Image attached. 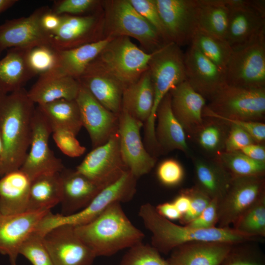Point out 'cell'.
<instances>
[{
    "mask_svg": "<svg viewBox=\"0 0 265 265\" xmlns=\"http://www.w3.org/2000/svg\"><path fill=\"white\" fill-rule=\"evenodd\" d=\"M35 108L24 88L9 93L0 91V178L21 167L30 145Z\"/></svg>",
    "mask_w": 265,
    "mask_h": 265,
    "instance_id": "cell-1",
    "label": "cell"
},
{
    "mask_svg": "<svg viewBox=\"0 0 265 265\" xmlns=\"http://www.w3.org/2000/svg\"><path fill=\"white\" fill-rule=\"evenodd\" d=\"M145 228L152 234L151 245L160 253L167 254L175 248L194 241H214L237 244L259 242L261 239L242 234L233 227L197 229L187 225H180L159 214L149 203L142 205L139 210Z\"/></svg>",
    "mask_w": 265,
    "mask_h": 265,
    "instance_id": "cell-2",
    "label": "cell"
},
{
    "mask_svg": "<svg viewBox=\"0 0 265 265\" xmlns=\"http://www.w3.org/2000/svg\"><path fill=\"white\" fill-rule=\"evenodd\" d=\"M121 203L114 202L92 221L74 226L77 235L96 257L110 256L142 242L144 234L131 222Z\"/></svg>",
    "mask_w": 265,
    "mask_h": 265,
    "instance_id": "cell-3",
    "label": "cell"
},
{
    "mask_svg": "<svg viewBox=\"0 0 265 265\" xmlns=\"http://www.w3.org/2000/svg\"><path fill=\"white\" fill-rule=\"evenodd\" d=\"M184 53L180 47L169 42L153 53L149 61L154 102L151 114L143 126L148 147L157 145L155 131L156 112L159 103L172 89L186 80Z\"/></svg>",
    "mask_w": 265,
    "mask_h": 265,
    "instance_id": "cell-4",
    "label": "cell"
},
{
    "mask_svg": "<svg viewBox=\"0 0 265 265\" xmlns=\"http://www.w3.org/2000/svg\"><path fill=\"white\" fill-rule=\"evenodd\" d=\"M104 35L137 40L140 49L151 53L166 43L158 32L133 8L129 0H104Z\"/></svg>",
    "mask_w": 265,
    "mask_h": 265,
    "instance_id": "cell-5",
    "label": "cell"
},
{
    "mask_svg": "<svg viewBox=\"0 0 265 265\" xmlns=\"http://www.w3.org/2000/svg\"><path fill=\"white\" fill-rule=\"evenodd\" d=\"M152 55L131 38L118 37L112 38L90 64L116 79L125 88L148 69Z\"/></svg>",
    "mask_w": 265,
    "mask_h": 265,
    "instance_id": "cell-6",
    "label": "cell"
},
{
    "mask_svg": "<svg viewBox=\"0 0 265 265\" xmlns=\"http://www.w3.org/2000/svg\"><path fill=\"white\" fill-rule=\"evenodd\" d=\"M137 179L127 170L117 181L103 188L82 210L69 215L53 214L50 212L41 221L37 230L44 235L60 225L77 226L92 221L111 204L131 201L136 192Z\"/></svg>",
    "mask_w": 265,
    "mask_h": 265,
    "instance_id": "cell-7",
    "label": "cell"
},
{
    "mask_svg": "<svg viewBox=\"0 0 265 265\" xmlns=\"http://www.w3.org/2000/svg\"><path fill=\"white\" fill-rule=\"evenodd\" d=\"M224 74L227 84L265 88V33L233 50Z\"/></svg>",
    "mask_w": 265,
    "mask_h": 265,
    "instance_id": "cell-8",
    "label": "cell"
},
{
    "mask_svg": "<svg viewBox=\"0 0 265 265\" xmlns=\"http://www.w3.org/2000/svg\"><path fill=\"white\" fill-rule=\"evenodd\" d=\"M209 109L226 118L257 121L265 113V88L226 84L211 100Z\"/></svg>",
    "mask_w": 265,
    "mask_h": 265,
    "instance_id": "cell-9",
    "label": "cell"
},
{
    "mask_svg": "<svg viewBox=\"0 0 265 265\" xmlns=\"http://www.w3.org/2000/svg\"><path fill=\"white\" fill-rule=\"evenodd\" d=\"M76 170L103 188L129 170L121 154L118 130L105 143L94 148Z\"/></svg>",
    "mask_w": 265,
    "mask_h": 265,
    "instance_id": "cell-10",
    "label": "cell"
},
{
    "mask_svg": "<svg viewBox=\"0 0 265 265\" xmlns=\"http://www.w3.org/2000/svg\"><path fill=\"white\" fill-rule=\"evenodd\" d=\"M60 16L59 27L50 33V44L56 50H68L105 38L103 9L88 15Z\"/></svg>",
    "mask_w": 265,
    "mask_h": 265,
    "instance_id": "cell-11",
    "label": "cell"
},
{
    "mask_svg": "<svg viewBox=\"0 0 265 265\" xmlns=\"http://www.w3.org/2000/svg\"><path fill=\"white\" fill-rule=\"evenodd\" d=\"M52 133L50 125L36 107L32 119L30 149L20 169L31 181L42 174L59 173L65 168L61 159L50 148Z\"/></svg>",
    "mask_w": 265,
    "mask_h": 265,
    "instance_id": "cell-12",
    "label": "cell"
},
{
    "mask_svg": "<svg viewBox=\"0 0 265 265\" xmlns=\"http://www.w3.org/2000/svg\"><path fill=\"white\" fill-rule=\"evenodd\" d=\"M119 147L127 169L137 179L149 173L155 159L142 142L140 131L144 124L122 109L118 115Z\"/></svg>",
    "mask_w": 265,
    "mask_h": 265,
    "instance_id": "cell-13",
    "label": "cell"
},
{
    "mask_svg": "<svg viewBox=\"0 0 265 265\" xmlns=\"http://www.w3.org/2000/svg\"><path fill=\"white\" fill-rule=\"evenodd\" d=\"M263 177L232 178L226 193L218 201V227L233 225L265 193Z\"/></svg>",
    "mask_w": 265,
    "mask_h": 265,
    "instance_id": "cell-14",
    "label": "cell"
},
{
    "mask_svg": "<svg viewBox=\"0 0 265 265\" xmlns=\"http://www.w3.org/2000/svg\"><path fill=\"white\" fill-rule=\"evenodd\" d=\"M155 1L169 42L189 45L198 28L197 0Z\"/></svg>",
    "mask_w": 265,
    "mask_h": 265,
    "instance_id": "cell-15",
    "label": "cell"
},
{
    "mask_svg": "<svg viewBox=\"0 0 265 265\" xmlns=\"http://www.w3.org/2000/svg\"><path fill=\"white\" fill-rule=\"evenodd\" d=\"M43 238L53 265H92L96 258L77 235L72 225L53 228Z\"/></svg>",
    "mask_w": 265,
    "mask_h": 265,
    "instance_id": "cell-16",
    "label": "cell"
},
{
    "mask_svg": "<svg viewBox=\"0 0 265 265\" xmlns=\"http://www.w3.org/2000/svg\"><path fill=\"white\" fill-rule=\"evenodd\" d=\"M49 8L40 7L27 16L6 21L0 25V52L12 48L28 49L50 44V33L41 24V18Z\"/></svg>",
    "mask_w": 265,
    "mask_h": 265,
    "instance_id": "cell-17",
    "label": "cell"
},
{
    "mask_svg": "<svg viewBox=\"0 0 265 265\" xmlns=\"http://www.w3.org/2000/svg\"><path fill=\"white\" fill-rule=\"evenodd\" d=\"M76 100L93 148L105 143L118 130L119 114L106 108L81 84Z\"/></svg>",
    "mask_w": 265,
    "mask_h": 265,
    "instance_id": "cell-18",
    "label": "cell"
},
{
    "mask_svg": "<svg viewBox=\"0 0 265 265\" xmlns=\"http://www.w3.org/2000/svg\"><path fill=\"white\" fill-rule=\"evenodd\" d=\"M50 212L27 211L14 214L0 212V254L8 256L11 265H17L22 244Z\"/></svg>",
    "mask_w": 265,
    "mask_h": 265,
    "instance_id": "cell-19",
    "label": "cell"
},
{
    "mask_svg": "<svg viewBox=\"0 0 265 265\" xmlns=\"http://www.w3.org/2000/svg\"><path fill=\"white\" fill-rule=\"evenodd\" d=\"M184 56L186 80L195 91L211 100L226 84L224 72L192 45Z\"/></svg>",
    "mask_w": 265,
    "mask_h": 265,
    "instance_id": "cell-20",
    "label": "cell"
},
{
    "mask_svg": "<svg viewBox=\"0 0 265 265\" xmlns=\"http://www.w3.org/2000/svg\"><path fill=\"white\" fill-rule=\"evenodd\" d=\"M62 185V213L69 215L85 208L103 189L77 171L64 168L60 172Z\"/></svg>",
    "mask_w": 265,
    "mask_h": 265,
    "instance_id": "cell-21",
    "label": "cell"
},
{
    "mask_svg": "<svg viewBox=\"0 0 265 265\" xmlns=\"http://www.w3.org/2000/svg\"><path fill=\"white\" fill-rule=\"evenodd\" d=\"M80 87L77 79L58 69L39 76L27 93L30 100L38 106L60 99L76 100Z\"/></svg>",
    "mask_w": 265,
    "mask_h": 265,
    "instance_id": "cell-22",
    "label": "cell"
},
{
    "mask_svg": "<svg viewBox=\"0 0 265 265\" xmlns=\"http://www.w3.org/2000/svg\"><path fill=\"white\" fill-rule=\"evenodd\" d=\"M78 80L106 108L119 114L125 87L118 80L91 64Z\"/></svg>",
    "mask_w": 265,
    "mask_h": 265,
    "instance_id": "cell-23",
    "label": "cell"
},
{
    "mask_svg": "<svg viewBox=\"0 0 265 265\" xmlns=\"http://www.w3.org/2000/svg\"><path fill=\"white\" fill-rule=\"evenodd\" d=\"M234 245L214 241L188 242L173 249L167 260L171 265H221Z\"/></svg>",
    "mask_w": 265,
    "mask_h": 265,
    "instance_id": "cell-24",
    "label": "cell"
},
{
    "mask_svg": "<svg viewBox=\"0 0 265 265\" xmlns=\"http://www.w3.org/2000/svg\"><path fill=\"white\" fill-rule=\"evenodd\" d=\"M229 9L225 40L233 50L249 43L265 33V15L249 8Z\"/></svg>",
    "mask_w": 265,
    "mask_h": 265,
    "instance_id": "cell-25",
    "label": "cell"
},
{
    "mask_svg": "<svg viewBox=\"0 0 265 265\" xmlns=\"http://www.w3.org/2000/svg\"><path fill=\"white\" fill-rule=\"evenodd\" d=\"M156 120L155 131L158 147L167 151L179 150L189 153L185 129L173 112L169 92L157 108Z\"/></svg>",
    "mask_w": 265,
    "mask_h": 265,
    "instance_id": "cell-26",
    "label": "cell"
},
{
    "mask_svg": "<svg viewBox=\"0 0 265 265\" xmlns=\"http://www.w3.org/2000/svg\"><path fill=\"white\" fill-rule=\"evenodd\" d=\"M169 93L173 112L184 129L200 127L206 106L205 98L186 80L172 89Z\"/></svg>",
    "mask_w": 265,
    "mask_h": 265,
    "instance_id": "cell-27",
    "label": "cell"
},
{
    "mask_svg": "<svg viewBox=\"0 0 265 265\" xmlns=\"http://www.w3.org/2000/svg\"><path fill=\"white\" fill-rule=\"evenodd\" d=\"M31 180L21 170L0 178V212L18 214L27 211Z\"/></svg>",
    "mask_w": 265,
    "mask_h": 265,
    "instance_id": "cell-28",
    "label": "cell"
},
{
    "mask_svg": "<svg viewBox=\"0 0 265 265\" xmlns=\"http://www.w3.org/2000/svg\"><path fill=\"white\" fill-rule=\"evenodd\" d=\"M154 90L148 69L123 92L122 109L144 124L149 119L153 107Z\"/></svg>",
    "mask_w": 265,
    "mask_h": 265,
    "instance_id": "cell-29",
    "label": "cell"
},
{
    "mask_svg": "<svg viewBox=\"0 0 265 265\" xmlns=\"http://www.w3.org/2000/svg\"><path fill=\"white\" fill-rule=\"evenodd\" d=\"M196 187L211 199L219 201L231 184L232 176L221 164L202 159L194 162Z\"/></svg>",
    "mask_w": 265,
    "mask_h": 265,
    "instance_id": "cell-30",
    "label": "cell"
},
{
    "mask_svg": "<svg viewBox=\"0 0 265 265\" xmlns=\"http://www.w3.org/2000/svg\"><path fill=\"white\" fill-rule=\"evenodd\" d=\"M27 49L12 48L0 60V91L11 93L24 88L34 77L27 64Z\"/></svg>",
    "mask_w": 265,
    "mask_h": 265,
    "instance_id": "cell-31",
    "label": "cell"
},
{
    "mask_svg": "<svg viewBox=\"0 0 265 265\" xmlns=\"http://www.w3.org/2000/svg\"><path fill=\"white\" fill-rule=\"evenodd\" d=\"M37 107L50 125L52 133L57 130H64L77 135L82 127L76 100H58L38 105Z\"/></svg>",
    "mask_w": 265,
    "mask_h": 265,
    "instance_id": "cell-32",
    "label": "cell"
},
{
    "mask_svg": "<svg viewBox=\"0 0 265 265\" xmlns=\"http://www.w3.org/2000/svg\"><path fill=\"white\" fill-rule=\"evenodd\" d=\"M61 199L60 172L42 174L31 181L27 211H51Z\"/></svg>",
    "mask_w": 265,
    "mask_h": 265,
    "instance_id": "cell-33",
    "label": "cell"
},
{
    "mask_svg": "<svg viewBox=\"0 0 265 265\" xmlns=\"http://www.w3.org/2000/svg\"><path fill=\"white\" fill-rule=\"evenodd\" d=\"M112 38H106L74 49L59 51L58 69L78 80Z\"/></svg>",
    "mask_w": 265,
    "mask_h": 265,
    "instance_id": "cell-34",
    "label": "cell"
},
{
    "mask_svg": "<svg viewBox=\"0 0 265 265\" xmlns=\"http://www.w3.org/2000/svg\"><path fill=\"white\" fill-rule=\"evenodd\" d=\"M198 28L225 39L230 10L225 0H197Z\"/></svg>",
    "mask_w": 265,
    "mask_h": 265,
    "instance_id": "cell-35",
    "label": "cell"
},
{
    "mask_svg": "<svg viewBox=\"0 0 265 265\" xmlns=\"http://www.w3.org/2000/svg\"><path fill=\"white\" fill-rule=\"evenodd\" d=\"M190 45L196 47L224 73L233 52L232 48L225 39L198 28L192 37Z\"/></svg>",
    "mask_w": 265,
    "mask_h": 265,
    "instance_id": "cell-36",
    "label": "cell"
},
{
    "mask_svg": "<svg viewBox=\"0 0 265 265\" xmlns=\"http://www.w3.org/2000/svg\"><path fill=\"white\" fill-rule=\"evenodd\" d=\"M237 231L258 238L265 237V193L233 225Z\"/></svg>",
    "mask_w": 265,
    "mask_h": 265,
    "instance_id": "cell-37",
    "label": "cell"
},
{
    "mask_svg": "<svg viewBox=\"0 0 265 265\" xmlns=\"http://www.w3.org/2000/svg\"><path fill=\"white\" fill-rule=\"evenodd\" d=\"M221 165L232 177H262L265 162L255 160L240 151L227 152L220 155Z\"/></svg>",
    "mask_w": 265,
    "mask_h": 265,
    "instance_id": "cell-38",
    "label": "cell"
},
{
    "mask_svg": "<svg viewBox=\"0 0 265 265\" xmlns=\"http://www.w3.org/2000/svg\"><path fill=\"white\" fill-rule=\"evenodd\" d=\"M26 60L33 75L40 76L59 68V51L50 44L34 46L27 50Z\"/></svg>",
    "mask_w": 265,
    "mask_h": 265,
    "instance_id": "cell-39",
    "label": "cell"
},
{
    "mask_svg": "<svg viewBox=\"0 0 265 265\" xmlns=\"http://www.w3.org/2000/svg\"><path fill=\"white\" fill-rule=\"evenodd\" d=\"M255 243L234 245L221 265H265V255Z\"/></svg>",
    "mask_w": 265,
    "mask_h": 265,
    "instance_id": "cell-40",
    "label": "cell"
},
{
    "mask_svg": "<svg viewBox=\"0 0 265 265\" xmlns=\"http://www.w3.org/2000/svg\"><path fill=\"white\" fill-rule=\"evenodd\" d=\"M129 249L119 265H171L151 245L141 242Z\"/></svg>",
    "mask_w": 265,
    "mask_h": 265,
    "instance_id": "cell-41",
    "label": "cell"
},
{
    "mask_svg": "<svg viewBox=\"0 0 265 265\" xmlns=\"http://www.w3.org/2000/svg\"><path fill=\"white\" fill-rule=\"evenodd\" d=\"M43 237L35 230L25 239L20 248L19 255L26 258L32 265H53Z\"/></svg>",
    "mask_w": 265,
    "mask_h": 265,
    "instance_id": "cell-42",
    "label": "cell"
},
{
    "mask_svg": "<svg viewBox=\"0 0 265 265\" xmlns=\"http://www.w3.org/2000/svg\"><path fill=\"white\" fill-rule=\"evenodd\" d=\"M101 0H55L51 11L58 15L73 16L88 15L103 9Z\"/></svg>",
    "mask_w": 265,
    "mask_h": 265,
    "instance_id": "cell-43",
    "label": "cell"
},
{
    "mask_svg": "<svg viewBox=\"0 0 265 265\" xmlns=\"http://www.w3.org/2000/svg\"><path fill=\"white\" fill-rule=\"evenodd\" d=\"M130 3L158 32L166 43H169L155 0H129Z\"/></svg>",
    "mask_w": 265,
    "mask_h": 265,
    "instance_id": "cell-44",
    "label": "cell"
},
{
    "mask_svg": "<svg viewBox=\"0 0 265 265\" xmlns=\"http://www.w3.org/2000/svg\"><path fill=\"white\" fill-rule=\"evenodd\" d=\"M156 174L158 180L162 185L167 187H175L183 182L185 171L178 160L167 159L158 165Z\"/></svg>",
    "mask_w": 265,
    "mask_h": 265,
    "instance_id": "cell-45",
    "label": "cell"
},
{
    "mask_svg": "<svg viewBox=\"0 0 265 265\" xmlns=\"http://www.w3.org/2000/svg\"><path fill=\"white\" fill-rule=\"evenodd\" d=\"M73 133L64 130L53 132V138L59 149L65 155L77 158L82 156L86 148L81 145Z\"/></svg>",
    "mask_w": 265,
    "mask_h": 265,
    "instance_id": "cell-46",
    "label": "cell"
},
{
    "mask_svg": "<svg viewBox=\"0 0 265 265\" xmlns=\"http://www.w3.org/2000/svg\"><path fill=\"white\" fill-rule=\"evenodd\" d=\"M206 116L222 120L228 122L231 125H236L247 132L255 140V142H260L265 139V124L253 121L241 120L226 118L212 111L207 106L204 108L203 113Z\"/></svg>",
    "mask_w": 265,
    "mask_h": 265,
    "instance_id": "cell-47",
    "label": "cell"
},
{
    "mask_svg": "<svg viewBox=\"0 0 265 265\" xmlns=\"http://www.w3.org/2000/svg\"><path fill=\"white\" fill-rule=\"evenodd\" d=\"M190 199L188 211L179 220L182 225H186L197 218L212 200L194 186L185 189Z\"/></svg>",
    "mask_w": 265,
    "mask_h": 265,
    "instance_id": "cell-48",
    "label": "cell"
},
{
    "mask_svg": "<svg viewBox=\"0 0 265 265\" xmlns=\"http://www.w3.org/2000/svg\"><path fill=\"white\" fill-rule=\"evenodd\" d=\"M256 142L245 131L239 127L232 125L229 135L225 140V152L240 151L245 147Z\"/></svg>",
    "mask_w": 265,
    "mask_h": 265,
    "instance_id": "cell-49",
    "label": "cell"
},
{
    "mask_svg": "<svg viewBox=\"0 0 265 265\" xmlns=\"http://www.w3.org/2000/svg\"><path fill=\"white\" fill-rule=\"evenodd\" d=\"M218 224V201L212 199L209 204L193 221L187 225L197 229H210Z\"/></svg>",
    "mask_w": 265,
    "mask_h": 265,
    "instance_id": "cell-50",
    "label": "cell"
},
{
    "mask_svg": "<svg viewBox=\"0 0 265 265\" xmlns=\"http://www.w3.org/2000/svg\"><path fill=\"white\" fill-rule=\"evenodd\" d=\"M222 140V132L216 126L212 125L205 127L199 136L200 145L205 150L215 151L220 146Z\"/></svg>",
    "mask_w": 265,
    "mask_h": 265,
    "instance_id": "cell-51",
    "label": "cell"
},
{
    "mask_svg": "<svg viewBox=\"0 0 265 265\" xmlns=\"http://www.w3.org/2000/svg\"><path fill=\"white\" fill-rule=\"evenodd\" d=\"M61 21V16L53 13L49 8L42 15L41 24L43 29L51 33L59 27Z\"/></svg>",
    "mask_w": 265,
    "mask_h": 265,
    "instance_id": "cell-52",
    "label": "cell"
},
{
    "mask_svg": "<svg viewBox=\"0 0 265 265\" xmlns=\"http://www.w3.org/2000/svg\"><path fill=\"white\" fill-rule=\"evenodd\" d=\"M155 209L159 214L170 221L179 220L182 217L172 202L160 203Z\"/></svg>",
    "mask_w": 265,
    "mask_h": 265,
    "instance_id": "cell-53",
    "label": "cell"
},
{
    "mask_svg": "<svg viewBox=\"0 0 265 265\" xmlns=\"http://www.w3.org/2000/svg\"><path fill=\"white\" fill-rule=\"evenodd\" d=\"M240 152L255 160L265 162V148L262 145L254 143L245 147Z\"/></svg>",
    "mask_w": 265,
    "mask_h": 265,
    "instance_id": "cell-54",
    "label": "cell"
},
{
    "mask_svg": "<svg viewBox=\"0 0 265 265\" xmlns=\"http://www.w3.org/2000/svg\"><path fill=\"white\" fill-rule=\"evenodd\" d=\"M172 202L182 216L186 214L189 210L190 199L185 189L181 190L179 194L175 197Z\"/></svg>",
    "mask_w": 265,
    "mask_h": 265,
    "instance_id": "cell-55",
    "label": "cell"
},
{
    "mask_svg": "<svg viewBox=\"0 0 265 265\" xmlns=\"http://www.w3.org/2000/svg\"><path fill=\"white\" fill-rule=\"evenodd\" d=\"M17 0H0V14L13 6Z\"/></svg>",
    "mask_w": 265,
    "mask_h": 265,
    "instance_id": "cell-56",
    "label": "cell"
},
{
    "mask_svg": "<svg viewBox=\"0 0 265 265\" xmlns=\"http://www.w3.org/2000/svg\"><path fill=\"white\" fill-rule=\"evenodd\" d=\"M2 150H3V142H2L1 136L0 133V156L2 153Z\"/></svg>",
    "mask_w": 265,
    "mask_h": 265,
    "instance_id": "cell-57",
    "label": "cell"
}]
</instances>
